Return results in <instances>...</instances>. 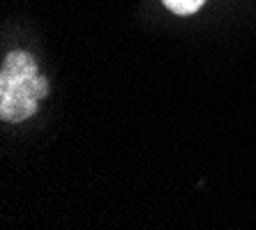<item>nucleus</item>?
<instances>
[{"instance_id":"f03ea898","label":"nucleus","mask_w":256,"mask_h":230,"mask_svg":"<svg viewBox=\"0 0 256 230\" xmlns=\"http://www.w3.org/2000/svg\"><path fill=\"white\" fill-rule=\"evenodd\" d=\"M236 0H141V21L157 28H185L206 23Z\"/></svg>"},{"instance_id":"f257e3e1","label":"nucleus","mask_w":256,"mask_h":230,"mask_svg":"<svg viewBox=\"0 0 256 230\" xmlns=\"http://www.w3.org/2000/svg\"><path fill=\"white\" fill-rule=\"evenodd\" d=\"M56 71L46 44L24 16L0 25V134L7 143L30 141L51 122Z\"/></svg>"}]
</instances>
